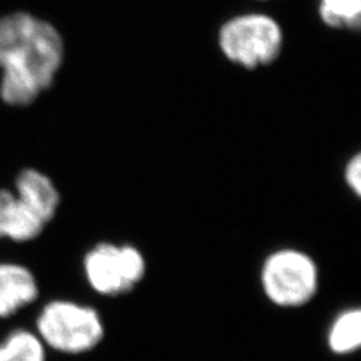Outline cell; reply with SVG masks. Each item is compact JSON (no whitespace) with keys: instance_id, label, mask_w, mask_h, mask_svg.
Masks as SVG:
<instances>
[{"instance_id":"cell-8","label":"cell","mask_w":361,"mask_h":361,"mask_svg":"<svg viewBox=\"0 0 361 361\" xmlns=\"http://www.w3.org/2000/svg\"><path fill=\"white\" fill-rule=\"evenodd\" d=\"M47 226L13 190L0 189V240L27 244L39 238Z\"/></svg>"},{"instance_id":"cell-11","label":"cell","mask_w":361,"mask_h":361,"mask_svg":"<svg viewBox=\"0 0 361 361\" xmlns=\"http://www.w3.org/2000/svg\"><path fill=\"white\" fill-rule=\"evenodd\" d=\"M319 18L323 25L340 31H359L361 0H319Z\"/></svg>"},{"instance_id":"cell-10","label":"cell","mask_w":361,"mask_h":361,"mask_svg":"<svg viewBox=\"0 0 361 361\" xmlns=\"http://www.w3.org/2000/svg\"><path fill=\"white\" fill-rule=\"evenodd\" d=\"M328 348L332 353L350 355L361 345V310L349 308L336 316L328 329Z\"/></svg>"},{"instance_id":"cell-4","label":"cell","mask_w":361,"mask_h":361,"mask_svg":"<svg viewBox=\"0 0 361 361\" xmlns=\"http://www.w3.org/2000/svg\"><path fill=\"white\" fill-rule=\"evenodd\" d=\"M259 283L264 295L276 307L300 308L316 296L320 271L308 253L284 247L264 259Z\"/></svg>"},{"instance_id":"cell-12","label":"cell","mask_w":361,"mask_h":361,"mask_svg":"<svg viewBox=\"0 0 361 361\" xmlns=\"http://www.w3.org/2000/svg\"><path fill=\"white\" fill-rule=\"evenodd\" d=\"M344 180L349 190L356 197L361 194V155L360 153L352 155L344 168Z\"/></svg>"},{"instance_id":"cell-1","label":"cell","mask_w":361,"mask_h":361,"mask_svg":"<svg viewBox=\"0 0 361 361\" xmlns=\"http://www.w3.org/2000/svg\"><path fill=\"white\" fill-rule=\"evenodd\" d=\"M62 32L28 11L0 16V101L28 107L50 90L65 63Z\"/></svg>"},{"instance_id":"cell-9","label":"cell","mask_w":361,"mask_h":361,"mask_svg":"<svg viewBox=\"0 0 361 361\" xmlns=\"http://www.w3.org/2000/svg\"><path fill=\"white\" fill-rule=\"evenodd\" d=\"M47 350L34 329L19 326L0 338V361H47Z\"/></svg>"},{"instance_id":"cell-6","label":"cell","mask_w":361,"mask_h":361,"mask_svg":"<svg viewBox=\"0 0 361 361\" xmlns=\"http://www.w3.org/2000/svg\"><path fill=\"white\" fill-rule=\"evenodd\" d=\"M38 279L27 265L0 261V320L13 317L38 300Z\"/></svg>"},{"instance_id":"cell-3","label":"cell","mask_w":361,"mask_h":361,"mask_svg":"<svg viewBox=\"0 0 361 361\" xmlns=\"http://www.w3.org/2000/svg\"><path fill=\"white\" fill-rule=\"evenodd\" d=\"M47 349L62 355H85L97 348L104 337L98 310L74 300L55 298L39 310L34 329Z\"/></svg>"},{"instance_id":"cell-2","label":"cell","mask_w":361,"mask_h":361,"mask_svg":"<svg viewBox=\"0 0 361 361\" xmlns=\"http://www.w3.org/2000/svg\"><path fill=\"white\" fill-rule=\"evenodd\" d=\"M217 46L228 62L255 71L279 61L284 50V28L269 13H237L219 26Z\"/></svg>"},{"instance_id":"cell-7","label":"cell","mask_w":361,"mask_h":361,"mask_svg":"<svg viewBox=\"0 0 361 361\" xmlns=\"http://www.w3.org/2000/svg\"><path fill=\"white\" fill-rule=\"evenodd\" d=\"M13 190L47 225L56 217L61 207V193L46 173L34 168L20 170L13 182Z\"/></svg>"},{"instance_id":"cell-13","label":"cell","mask_w":361,"mask_h":361,"mask_svg":"<svg viewBox=\"0 0 361 361\" xmlns=\"http://www.w3.org/2000/svg\"><path fill=\"white\" fill-rule=\"evenodd\" d=\"M259 1H267V0H259Z\"/></svg>"},{"instance_id":"cell-5","label":"cell","mask_w":361,"mask_h":361,"mask_svg":"<svg viewBox=\"0 0 361 361\" xmlns=\"http://www.w3.org/2000/svg\"><path fill=\"white\" fill-rule=\"evenodd\" d=\"M142 252L133 245L99 243L86 252L83 273L91 289L106 297L126 295L146 274Z\"/></svg>"}]
</instances>
